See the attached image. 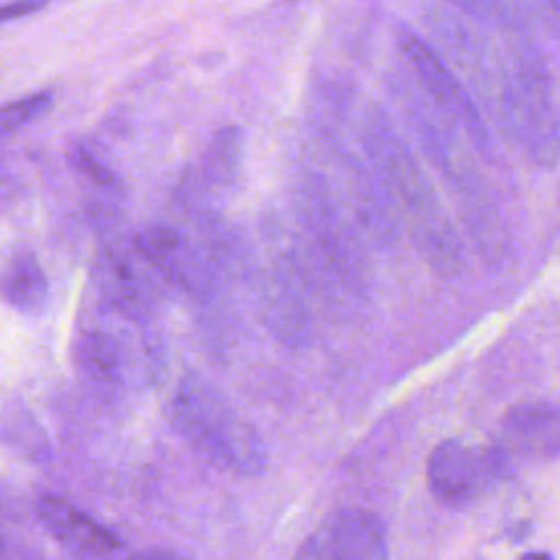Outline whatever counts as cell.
Returning <instances> with one entry per match:
<instances>
[{"label": "cell", "instance_id": "16", "mask_svg": "<svg viewBox=\"0 0 560 560\" xmlns=\"http://www.w3.org/2000/svg\"><path fill=\"white\" fill-rule=\"evenodd\" d=\"M42 7H46V2H42V0H18V2H4V4H0V15H2V22H9V20H13V18H20V15H26V13L39 11Z\"/></svg>", "mask_w": 560, "mask_h": 560}, {"label": "cell", "instance_id": "17", "mask_svg": "<svg viewBox=\"0 0 560 560\" xmlns=\"http://www.w3.org/2000/svg\"><path fill=\"white\" fill-rule=\"evenodd\" d=\"M129 560H188V558L182 556L179 551H173V549L153 547V549H142V551L133 553Z\"/></svg>", "mask_w": 560, "mask_h": 560}, {"label": "cell", "instance_id": "10", "mask_svg": "<svg viewBox=\"0 0 560 560\" xmlns=\"http://www.w3.org/2000/svg\"><path fill=\"white\" fill-rule=\"evenodd\" d=\"M96 278L101 295L109 308L120 313V317L140 319L144 313V298L138 276L125 258L105 254V258L98 262Z\"/></svg>", "mask_w": 560, "mask_h": 560}, {"label": "cell", "instance_id": "18", "mask_svg": "<svg viewBox=\"0 0 560 560\" xmlns=\"http://www.w3.org/2000/svg\"><path fill=\"white\" fill-rule=\"evenodd\" d=\"M521 560H553L547 551H532V553H525Z\"/></svg>", "mask_w": 560, "mask_h": 560}, {"label": "cell", "instance_id": "14", "mask_svg": "<svg viewBox=\"0 0 560 560\" xmlns=\"http://www.w3.org/2000/svg\"><path fill=\"white\" fill-rule=\"evenodd\" d=\"M52 103V92L42 90L35 94H26L18 101H11L2 107V136L13 133L15 129H20L22 125H26L28 120L37 118L39 114H44Z\"/></svg>", "mask_w": 560, "mask_h": 560}, {"label": "cell", "instance_id": "12", "mask_svg": "<svg viewBox=\"0 0 560 560\" xmlns=\"http://www.w3.org/2000/svg\"><path fill=\"white\" fill-rule=\"evenodd\" d=\"M77 359L88 378L96 383H114L120 378L125 365L122 341L103 328L88 330L77 343Z\"/></svg>", "mask_w": 560, "mask_h": 560}, {"label": "cell", "instance_id": "9", "mask_svg": "<svg viewBox=\"0 0 560 560\" xmlns=\"http://www.w3.org/2000/svg\"><path fill=\"white\" fill-rule=\"evenodd\" d=\"M138 252L164 276L188 291L208 289V271L186 236L166 223H153L136 234Z\"/></svg>", "mask_w": 560, "mask_h": 560}, {"label": "cell", "instance_id": "13", "mask_svg": "<svg viewBox=\"0 0 560 560\" xmlns=\"http://www.w3.org/2000/svg\"><path fill=\"white\" fill-rule=\"evenodd\" d=\"M241 153H243V131L236 125L221 127L212 140L208 142L199 175L201 182L217 188H228L236 182L241 168Z\"/></svg>", "mask_w": 560, "mask_h": 560}, {"label": "cell", "instance_id": "8", "mask_svg": "<svg viewBox=\"0 0 560 560\" xmlns=\"http://www.w3.org/2000/svg\"><path fill=\"white\" fill-rule=\"evenodd\" d=\"M501 448L525 462L560 457V405L529 400L514 405L501 420Z\"/></svg>", "mask_w": 560, "mask_h": 560}, {"label": "cell", "instance_id": "3", "mask_svg": "<svg viewBox=\"0 0 560 560\" xmlns=\"http://www.w3.org/2000/svg\"><path fill=\"white\" fill-rule=\"evenodd\" d=\"M501 98L514 136L536 162L553 166L560 160V103L547 70L534 57L521 59Z\"/></svg>", "mask_w": 560, "mask_h": 560}, {"label": "cell", "instance_id": "15", "mask_svg": "<svg viewBox=\"0 0 560 560\" xmlns=\"http://www.w3.org/2000/svg\"><path fill=\"white\" fill-rule=\"evenodd\" d=\"M68 162L72 164V168L85 177L92 186L96 188H103V190H112L118 186V179L116 175L112 173L109 166H105L98 158H94L85 147L81 144H74L70 151H68Z\"/></svg>", "mask_w": 560, "mask_h": 560}, {"label": "cell", "instance_id": "2", "mask_svg": "<svg viewBox=\"0 0 560 560\" xmlns=\"http://www.w3.org/2000/svg\"><path fill=\"white\" fill-rule=\"evenodd\" d=\"M365 140L376 168L405 206L407 221L424 256L440 271H455L462 260L457 236L413 153L383 116L368 122Z\"/></svg>", "mask_w": 560, "mask_h": 560}, {"label": "cell", "instance_id": "5", "mask_svg": "<svg viewBox=\"0 0 560 560\" xmlns=\"http://www.w3.org/2000/svg\"><path fill=\"white\" fill-rule=\"evenodd\" d=\"M291 560H389L383 523L361 508L335 510L306 536Z\"/></svg>", "mask_w": 560, "mask_h": 560}, {"label": "cell", "instance_id": "4", "mask_svg": "<svg viewBox=\"0 0 560 560\" xmlns=\"http://www.w3.org/2000/svg\"><path fill=\"white\" fill-rule=\"evenodd\" d=\"M508 464L510 455L501 446L472 448L459 440H444L427 459V483L440 503L459 508L501 477Z\"/></svg>", "mask_w": 560, "mask_h": 560}, {"label": "cell", "instance_id": "11", "mask_svg": "<svg viewBox=\"0 0 560 560\" xmlns=\"http://www.w3.org/2000/svg\"><path fill=\"white\" fill-rule=\"evenodd\" d=\"M4 300L20 313L35 315L44 308L48 298V280L33 254H18L7 271L2 282Z\"/></svg>", "mask_w": 560, "mask_h": 560}, {"label": "cell", "instance_id": "6", "mask_svg": "<svg viewBox=\"0 0 560 560\" xmlns=\"http://www.w3.org/2000/svg\"><path fill=\"white\" fill-rule=\"evenodd\" d=\"M396 42L418 74L420 83L429 92V96L438 103V107L451 116L455 122L462 125V129L472 138V142L479 149L488 147V131L483 127V120L466 94V90L459 85V81L453 77L448 66L442 61V57L435 52V48L422 39L416 31L409 26H398Z\"/></svg>", "mask_w": 560, "mask_h": 560}, {"label": "cell", "instance_id": "1", "mask_svg": "<svg viewBox=\"0 0 560 560\" xmlns=\"http://www.w3.org/2000/svg\"><path fill=\"white\" fill-rule=\"evenodd\" d=\"M166 420L208 464L243 477L265 472L262 435L203 378L188 376L177 385L166 402Z\"/></svg>", "mask_w": 560, "mask_h": 560}, {"label": "cell", "instance_id": "7", "mask_svg": "<svg viewBox=\"0 0 560 560\" xmlns=\"http://www.w3.org/2000/svg\"><path fill=\"white\" fill-rule=\"evenodd\" d=\"M37 516L50 536L74 560H129L122 542L68 501L46 494L37 501Z\"/></svg>", "mask_w": 560, "mask_h": 560}]
</instances>
